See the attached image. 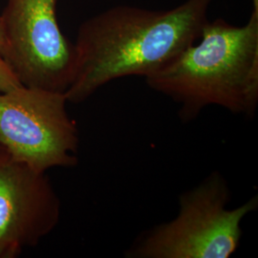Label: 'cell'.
Listing matches in <instances>:
<instances>
[{
	"label": "cell",
	"instance_id": "6da1fadb",
	"mask_svg": "<svg viewBox=\"0 0 258 258\" xmlns=\"http://www.w3.org/2000/svg\"><path fill=\"white\" fill-rule=\"evenodd\" d=\"M212 1L186 0L166 11L119 5L83 21L67 102H85L115 80L154 73L196 42Z\"/></svg>",
	"mask_w": 258,
	"mask_h": 258
},
{
	"label": "cell",
	"instance_id": "7a4b0ae2",
	"mask_svg": "<svg viewBox=\"0 0 258 258\" xmlns=\"http://www.w3.org/2000/svg\"><path fill=\"white\" fill-rule=\"evenodd\" d=\"M200 41L146 77L148 87L180 105L179 119L195 120L208 106L253 118L258 105V12L235 26L208 20Z\"/></svg>",
	"mask_w": 258,
	"mask_h": 258
},
{
	"label": "cell",
	"instance_id": "3957f363",
	"mask_svg": "<svg viewBox=\"0 0 258 258\" xmlns=\"http://www.w3.org/2000/svg\"><path fill=\"white\" fill-rule=\"evenodd\" d=\"M231 189L214 170L180 194L175 217L142 232L124 251L127 258H229L239 248L242 222L257 210L258 195L229 209Z\"/></svg>",
	"mask_w": 258,
	"mask_h": 258
},
{
	"label": "cell",
	"instance_id": "277c9868",
	"mask_svg": "<svg viewBox=\"0 0 258 258\" xmlns=\"http://www.w3.org/2000/svg\"><path fill=\"white\" fill-rule=\"evenodd\" d=\"M64 93L20 85L0 92V148L37 171L79 164L80 131Z\"/></svg>",
	"mask_w": 258,
	"mask_h": 258
},
{
	"label": "cell",
	"instance_id": "5b68a950",
	"mask_svg": "<svg viewBox=\"0 0 258 258\" xmlns=\"http://www.w3.org/2000/svg\"><path fill=\"white\" fill-rule=\"evenodd\" d=\"M57 1L7 0L3 60L23 86L65 93L74 78L76 50L58 25Z\"/></svg>",
	"mask_w": 258,
	"mask_h": 258
},
{
	"label": "cell",
	"instance_id": "8992f818",
	"mask_svg": "<svg viewBox=\"0 0 258 258\" xmlns=\"http://www.w3.org/2000/svg\"><path fill=\"white\" fill-rule=\"evenodd\" d=\"M61 201L46 172L0 148V258H17L57 227Z\"/></svg>",
	"mask_w": 258,
	"mask_h": 258
},
{
	"label": "cell",
	"instance_id": "52a82bcc",
	"mask_svg": "<svg viewBox=\"0 0 258 258\" xmlns=\"http://www.w3.org/2000/svg\"><path fill=\"white\" fill-rule=\"evenodd\" d=\"M20 85L18 78L12 72L9 66L0 57V92H7Z\"/></svg>",
	"mask_w": 258,
	"mask_h": 258
},
{
	"label": "cell",
	"instance_id": "ba28073f",
	"mask_svg": "<svg viewBox=\"0 0 258 258\" xmlns=\"http://www.w3.org/2000/svg\"><path fill=\"white\" fill-rule=\"evenodd\" d=\"M7 49V42H6V37H5V32H4V26L2 19L0 16V57L3 59L5 53Z\"/></svg>",
	"mask_w": 258,
	"mask_h": 258
},
{
	"label": "cell",
	"instance_id": "9c48e42d",
	"mask_svg": "<svg viewBox=\"0 0 258 258\" xmlns=\"http://www.w3.org/2000/svg\"><path fill=\"white\" fill-rule=\"evenodd\" d=\"M252 11L258 12V0H252Z\"/></svg>",
	"mask_w": 258,
	"mask_h": 258
}]
</instances>
